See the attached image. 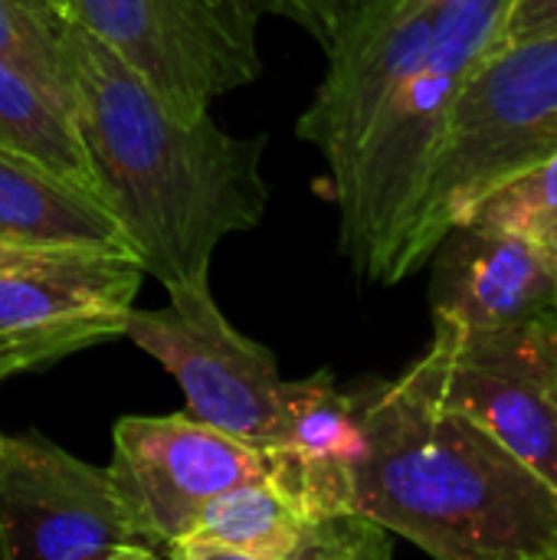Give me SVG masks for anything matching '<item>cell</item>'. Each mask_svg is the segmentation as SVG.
I'll return each mask as SVG.
<instances>
[{"label":"cell","instance_id":"6da1fadb","mask_svg":"<svg viewBox=\"0 0 557 560\" xmlns=\"http://www.w3.org/2000/svg\"><path fill=\"white\" fill-rule=\"evenodd\" d=\"M66 52L76 131L138 266L164 289L210 279L217 246L266 217L269 138H236L210 112L174 118L79 23L69 26Z\"/></svg>","mask_w":557,"mask_h":560},{"label":"cell","instance_id":"7a4b0ae2","mask_svg":"<svg viewBox=\"0 0 557 560\" xmlns=\"http://www.w3.org/2000/svg\"><path fill=\"white\" fill-rule=\"evenodd\" d=\"M355 512L433 560H525L557 548V492L407 377L358 390Z\"/></svg>","mask_w":557,"mask_h":560},{"label":"cell","instance_id":"3957f363","mask_svg":"<svg viewBox=\"0 0 557 560\" xmlns=\"http://www.w3.org/2000/svg\"><path fill=\"white\" fill-rule=\"evenodd\" d=\"M557 151V33L492 49L456 92L387 285L430 262L443 236L509 177Z\"/></svg>","mask_w":557,"mask_h":560},{"label":"cell","instance_id":"277c9868","mask_svg":"<svg viewBox=\"0 0 557 560\" xmlns=\"http://www.w3.org/2000/svg\"><path fill=\"white\" fill-rule=\"evenodd\" d=\"M512 0H450L423 62L371 121L355 161L335 180L341 253L368 282L387 285L391 262L450 105L492 52Z\"/></svg>","mask_w":557,"mask_h":560},{"label":"cell","instance_id":"5b68a950","mask_svg":"<svg viewBox=\"0 0 557 560\" xmlns=\"http://www.w3.org/2000/svg\"><path fill=\"white\" fill-rule=\"evenodd\" d=\"M433 325L427 354L404 377L437 407L476 423L557 492V312L502 331Z\"/></svg>","mask_w":557,"mask_h":560},{"label":"cell","instance_id":"8992f818","mask_svg":"<svg viewBox=\"0 0 557 560\" xmlns=\"http://www.w3.org/2000/svg\"><path fill=\"white\" fill-rule=\"evenodd\" d=\"M256 16L243 0H69V20L184 121L263 72Z\"/></svg>","mask_w":557,"mask_h":560},{"label":"cell","instance_id":"52a82bcc","mask_svg":"<svg viewBox=\"0 0 557 560\" xmlns=\"http://www.w3.org/2000/svg\"><path fill=\"white\" fill-rule=\"evenodd\" d=\"M167 308L131 312L125 338L148 351L181 384L187 417L259 453L282 433L276 354L236 331L220 312L210 279L167 289Z\"/></svg>","mask_w":557,"mask_h":560},{"label":"cell","instance_id":"ba28073f","mask_svg":"<svg viewBox=\"0 0 557 560\" xmlns=\"http://www.w3.org/2000/svg\"><path fill=\"white\" fill-rule=\"evenodd\" d=\"M108 482L138 535L148 541H184L207 502L269 476L266 453L174 417H125L112 433Z\"/></svg>","mask_w":557,"mask_h":560},{"label":"cell","instance_id":"9c48e42d","mask_svg":"<svg viewBox=\"0 0 557 560\" xmlns=\"http://www.w3.org/2000/svg\"><path fill=\"white\" fill-rule=\"evenodd\" d=\"M141 279L135 259L102 253L0 269V384L125 335Z\"/></svg>","mask_w":557,"mask_h":560},{"label":"cell","instance_id":"30bf717a","mask_svg":"<svg viewBox=\"0 0 557 560\" xmlns=\"http://www.w3.org/2000/svg\"><path fill=\"white\" fill-rule=\"evenodd\" d=\"M0 535L13 560H105L138 545L108 472L39 433H0Z\"/></svg>","mask_w":557,"mask_h":560},{"label":"cell","instance_id":"8fae6325","mask_svg":"<svg viewBox=\"0 0 557 560\" xmlns=\"http://www.w3.org/2000/svg\"><path fill=\"white\" fill-rule=\"evenodd\" d=\"M450 0H364L328 49V72L295 131L338 180L394 89L423 62Z\"/></svg>","mask_w":557,"mask_h":560},{"label":"cell","instance_id":"7c38bea8","mask_svg":"<svg viewBox=\"0 0 557 560\" xmlns=\"http://www.w3.org/2000/svg\"><path fill=\"white\" fill-rule=\"evenodd\" d=\"M433 259V322L502 331L557 312V272L545 243L453 226Z\"/></svg>","mask_w":557,"mask_h":560},{"label":"cell","instance_id":"4fadbf2b","mask_svg":"<svg viewBox=\"0 0 557 560\" xmlns=\"http://www.w3.org/2000/svg\"><path fill=\"white\" fill-rule=\"evenodd\" d=\"M364 453L358 394L328 371L282 387V433L266 450L272 482L305 518L355 512V466Z\"/></svg>","mask_w":557,"mask_h":560},{"label":"cell","instance_id":"5bb4252c","mask_svg":"<svg viewBox=\"0 0 557 560\" xmlns=\"http://www.w3.org/2000/svg\"><path fill=\"white\" fill-rule=\"evenodd\" d=\"M0 243L135 259L121 223L102 200L7 148H0Z\"/></svg>","mask_w":557,"mask_h":560},{"label":"cell","instance_id":"9a60e30c","mask_svg":"<svg viewBox=\"0 0 557 560\" xmlns=\"http://www.w3.org/2000/svg\"><path fill=\"white\" fill-rule=\"evenodd\" d=\"M0 148L39 161L62 180L105 203L98 174L76 131V121L39 85L0 59ZM108 207V203H105Z\"/></svg>","mask_w":557,"mask_h":560},{"label":"cell","instance_id":"2e32d148","mask_svg":"<svg viewBox=\"0 0 557 560\" xmlns=\"http://www.w3.org/2000/svg\"><path fill=\"white\" fill-rule=\"evenodd\" d=\"M305 515L266 479L227 489L204 505L184 541L217 545L250 558L279 560L299 538Z\"/></svg>","mask_w":557,"mask_h":560},{"label":"cell","instance_id":"e0dca14e","mask_svg":"<svg viewBox=\"0 0 557 560\" xmlns=\"http://www.w3.org/2000/svg\"><path fill=\"white\" fill-rule=\"evenodd\" d=\"M69 26L56 0H0V59L72 115Z\"/></svg>","mask_w":557,"mask_h":560},{"label":"cell","instance_id":"ac0fdd59","mask_svg":"<svg viewBox=\"0 0 557 560\" xmlns=\"http://www.w3.org/2000/svg\"><path fill=\"white\" fill-rule=\"evenodd\" d=\"M463 223L542 243L557 223V151L483 197Z\"/></svg>","mask_w":557,"mask_h":560},{"label":"cell","instance_id":"d6986e66","mask_svg":"<svg viewBox=\"0 0 557 560\" xmlns=\"http://www.w3.org/2000/svg\"><path fill=\"white\" fill-rule=\"evenodd\" d=\"M279 560H394V538L361 512H332L305 518Z\"/></svg>","mask_w":557,"mask_h":560},{"label":"cell","instance_id":"ffe728a7","mask_svg":"<svg viewBox=\"0 0 557 560\" xmlns=\"http://www.w3.org/2000/svg\"><path fill=\"white\" fill-rule=\"evenodd\" d=\"M256 13H272L282 20H292L309 36H315L325 52L335 46V39L345 33V26L358 16L364 0H243Z\"/></svg>","mask_w":557,"mask_h":560},{"label":"cell","instance_id":"44dd1931","mask_svg":"<svg viewBox=\"0 0 557 560\" xmlns=\"http://www.w3.org/2000/svg\"><path fill=\"white\" fill-rule=\"evenodd\" d=\"M548 33H557V0H512L492 49L529 43Z\"/></svg>","mask_w":557,"mask_h":560},{"label":"cell","instance_id":"7402d4cb","mask_svg":"<svg viewBox=\"0 0 557 560\" xmlns=\"http://www.w3.org/2000/svg\"><path fill=\"white\" fill-rule=\"evenodd\" d=\"M167 558H174V560H263V558H250V555H236V551H227V548H217V545H204V541H174V545H167Z\"/></svg>","mask_w":557,"mask_h":560},{"label":"cell","instance_id":"603a6c76","mask_svg":"<svg viewBox=\"0 0 557 560\" xmlns=\"http://www.w3.org/2000/svg\"><path fill=\"white\" fill-rule=\"evenodd\" d=\"M49 256H62V253H46V249H23V246H10V243H0V269L26 266V262H36V259H49Z\"/></svg>","mask_w":557,"mask_h":560},{"label":"cell","instance_id":"cb8c5ba5","mask_svg":"<svg viewBox=\"0 0 557 560\" xmlns=\"http://www.w3.org/2000/svg\"><path fill=\"white\" fill-rule=\"evenodd\" d=\"M105 560H161L154 558L148 548H141V545H125V548H118V551H112Z\"/></svg>","mask_w":557,"mask_h":560},{"label":"cell","instance_id":"d4e9b609","mask_svg":"<svg viewBox=\"0 0 557 560\" xmlns=\"http://www.w3.org/2000/svg\"><path fill=\"white\" fill-rule=\"evenodd\" d=\"M542 243H545V249H548V256H552V262H555V272H557V223L548 230V233H545V240H542Z\"/></svg>","mask_w":557,"mask_h":560},{"label":"cell","instance_id":"484cf974","mask_svg":"<svg viewBox=\"0 0 557 560\" xmlns=\"http://www.w3.org/2000/svg\"><path fill=\"white\" fill-rule=\"evenodd\" d=\"M525 560H557V548H552V551H542V555H535V558H525Z\"/></svg>","mask_w":557,"mask_h":560},{"label":"cell","instance_id":"4316f807","mask_svg":"<svg viewBox=\"0 0 557 560\" xmlns=\"http://www.w3.org/2000/svg\"><path fill=\"white\" fill-rule=\"evenodd\" d=\"M0 560H13L10 558V548H7V541H3V535H0Z\"/></svg>","mask_w":557,"mask_h":560},{"label":"cell","instance_id":"83f0119b","mask_svg":"<svg viewBox=\"0 0 557 560\" xmlns=\"http://www.w3.org/2000/svg\"><path fill=\"white\" fill-rule=\"evenodd\" d=\"M56 3H59V7H62V13L69 16V0H56Z\"/></svg>","mask_w":557,"mask_h":560},{"label":"cell","instance_id":"f1b7e54d","mask_svg":"<svg viewBox=\"0 0 557 560\" xmlns=\"http://www.w3.org/2000/svg\"><path fill=\"white\" fill-rule=\"evenodd\" d=\"M164 560H174V558H164Z\"/></svg>","mask_w":557,"mask_h":560}]
</instances>
